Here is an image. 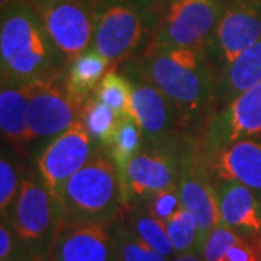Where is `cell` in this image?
<instances>
[{
	"instance_id": "6da1fadb",
	"label": "cell",
	"mask_w": 261,
	"mask_h": 261,
	"mask_svg": "<svg viewBox=\"0 0 261 261\" xmlns=\"http://www.w3.org/2000/svg\"><path fill=\"white\" fill-rule=\"evenodd\" d=\"M128 64L167 96L186 132H203L218 100V75L209 48H147Z\"/></svg>"
},
{
	"instance_id": "7a4b0ae2",
	"label": "cell",
	"mask_w": 261,
	"mask_h": 261,
	"mask_svg": "<svg viewBox=\"0 0 261 261\" xmlns=\"http://www.w3.org/2000/svg\"><path fill=\"white\" fill-rule=\"evenodd\" d=\"M68 60L27 0H18L0 15L2 86H25L67 70Z\"/></svg>"
},
{
	"instance_id": "3957f363",
	"label": "cell",
	"mask_w": 261,
	"mask_h": 261,
	"mask_svg": "<svg viewBox=\"0 0 261 261\" xmlns=\"http://www.w3.org/2000/svg\"><path fill=\"white\" fill-rule=\"evenodd\" d=\"M161 0H96L92 48L111 67L140 57L163 16Z\"/></svg>"
},
{
	"instance_id": "277c9868",
	"label": "cell",
	"mask_w": 261,
	"mask_h": 261,
	"mask_svg": "<svg viewBox=\"0 0 261 261\" xmlns=\"http://www.w3.org/2000/svg\"><path fill=\"white\" fill-rule=\"evenodd\" d=\"M57 199L63 222L112 224L126 206L121 173L103 148L68 178Z\"/></svg>"
},
{
	"instance_id": "5b68a950",
	"label": "cell",
	"mask_w": 261,
	"mask_h": 261,
	"mask_svg": "<svg viewBox=\"0 0 261 261\" xmlns=\"http://www.w3.org/2000/svg\"><path fill=\"white\" fill-rule=\"evenodd\" d=\"M177 186L181 205L195 216L199 254L207 235L221 225L216 181L212 177L200 135H186L177 147Z\"/></svg>"
},
{
	"instance_id": "8992f818",
	"label": "cell",
	"mask_w": 261,
	"mask_h": 261,
	"mask_svg": "<svg viewBox=\"0 0 261 261\" xmlns=\"http://www.w3.org/2000/svg\"><path fill=\"white\" fill-rule=\"evenodd\" d=\"M9 219L20 244L37 261H48L56 233L63 222L60 202L41 178L34 174L22 178L19 195Z\"/></svg>"
},
{
	"instance_id": "52a82bcc",
	"label": "cell",
	"mask_w": 261,
	"mask_h": 261,
	"mask_svg": "<svg viewBox=\"0 0 261 261\" xmlns=\"http://www.w3.org/2000/svg\"><path fill=\"white\" fill-rule=\"evenodd\" d=\"M122 73L132 86V116L141 126L142 148H177L189 132L183 126L176 106L130 64L125 63Z\"/></svg>"
},
{
	"instance_id": "ba28073f",
	"label": "cell",
	"mask_w": 261,
	"mask_h": 261,
	"mask_svg": "<svg viewBox=\"0 0 261 261\" xmlns=\"http://www.w3.org/2000/svg\"><path fill=\"white\" fill-rule=\"evenodd\" d=\"M225 0H168L147 48L207 47Z\"/></svg>"
},
{
	"instance_id": "9c48e42d",
	"label": "cell",
	"mask_w": 261,
	"mask_h": 261,
	"mask_svg": "<svg viewBox=\"0 0 261 261\" xmlns=\"http://www.w3.org/2000/svg\"><path fill=\"white\" fill-rule=\"evenodd\" d=\"M63 56L71 61L92 48L96 0H27Z\"/></svg>"
},
{
	"instance_id": "30bf717a",
	"label": "cell",
	"mask_w": 261,
	"mask_h": 261,
	"mask_svg": "<svg viewBox=\"0 0 261 261\" xmlns=\"http://www.w3.org/2000/svg\"><path fill=\"white\" fill-rule=\"evenodd\" d=\"M83 106L67 89V70L31 83L28 142L58 137L82 118Z\"/></svg>"
},
{
	"instance_id": "8fae6325",
	"label": "cell",
	"mask_w": 261,
	"mask_h": 261,
	"mask_svg": "<svg viewBox=\"0 0 261 261\" xmlns=\"http://www.w3.org/2000/svg\"><path fill=\"white\" fill-rule=\"evenodd\" d=\"M99 148L87 134L80 118L68 129L53 138L38 155L39 178L44 181L48 190L58 197L68 178L73 177L80 168L93 159Z\"/></svg>"
},
{
	"instance_id": "7c38bea8",
	"label": "cell",
	"mask_w": 261,
	"mask_h": 261,
	"mask_svg": "<svg viewBox=\"0 0 261 261\" xmlns=\"http://www.w3.org/2000/svg\"><path fill=\"white\" fill-rule=\"evenodd\" d=\"M261 38V0H225L209 53L219 70Z\"/></svg>"
},
{
	"instance_id": "4fadbf2b",
	"label": "cell",
	"mask_w": 261,
	"mask_h": 261,
	"mask_svg": "<svg viewBox=\"0 0 261 261\" xmlns=\"http://www.w3.org/2000/svg\"><path fill=\"white\" fill-rule=\"evenodd\" d=\"M261 135V82L244 90L207 121L200 140L205 149Z\"/></svg>"
},
{
	"instance_id": "5bb4252c",
	"label": "cell",
	"mask_w": 261,
	"mask_h": 261,
	"mask_svg": "<svg viewBox=\"0 0 261 261\" xmlns=\"http://www.w3.org/2000/svg\"><path fill=\"white\" fill-rule=\"evenodd\" d=\"M48 261H119L111 224L61 222Z\"/></svg>"
},
{
	"instance_id": "9a60e30c",
	"label": "cell",
	"mask_w": 261,
	"mask_h": 261,
	"mask_svg": "<svg viewBox=\"0 0 261 261\" xmlns=\"http://www.w3.org/2000/svg\"><path fill=\"white\" fill-rule=\"evenodd\" d=\"M174 183H177V148H142L123 173L126 206L145 202L149 196Z\"/></svg>"
},
{
	"instance_id": "2e32d148",
	"label": "cell",
	"mask_w": 261,
	"mask_h": 261,
	"mask_svg": "<svg viewBox=\"0 0 261 261\" xmlns=\"http://www.w3.org/2000/svg\"><path fill=\"white\" fill-rule=\"evenodd\" d=\"M207 167L216 183H240L261 193V142L252 138L205 149Z\"/></svg>"
},
{
	"instance_id": "e0dca14e",
	"label": "cell",
	"mask_w": 261,
	"mask_h": 261,
	"mask_svg": "<svg viewBox=\"0 0 261 261\" xmlns=\"http://www.w3.org/2000/svg\"><path fill=\"white\" fill-rule=\"evenodd\" d=\"M221 224L244 237H261V202L240 183H216Z\"/></svg>"
},
{
	"instance_id": "ac0fdd59",
	"label": "cell",
	"mask_w": 261,
	"mask_h": 261,
	"mask_svg": "<svg viewBox=\"0 0 261 261\" xmlns=\"http://www.w3.org/2000/svg\"><path fill=\"white\" fill-rule=\"evenodd\" d=\"M261 82V38L218 74V100L225 106L244 90Z\"/></svg>"
},
{
	"instance_id": "d6986e66",
	"label": "cell",
	"mask_w": 261,
	"mask_h": 261,
	"mask_svg": "<svg viewBox=\"0 0 261 261\" xmlns=\"http://www.w3.org/2000/svg\"><path fill=\"white\" fill-rule=\"evenodd\" d=\"M29 93L31 84L2 86L0 90L2 135L16 148L28 142Z\"/></svg>"
},
{
	"instance_id": "ffe728a7",
	"label": "cell",
	"mask_w": 261,
	"mask_h": 261,
	"mask_svg": "<svg viewBox=\"0 0 261 261\" xmlns=\"http://www.w3.org/2000/svg\"><path fill=\"white\" fill-rule=\"evenodd\" d=\"M111 68L109 61L93 48L75 57L67 68V89L77 102L82 105L94 93L102 77Z\"/></svg>"
},
{
	"instance_id": "44dd1931",
	"label": "cell",
	"mask_w": 261,
	"mask_h": 261,
	"mask_svg": "<svg viewBox=\"0 0 261 261\" xmlns=\"http://www.w3.org/2000/svg\"><path fill=\"white\" fill-rule=\"evenodd\" d=\"M122 219L151 248L168 258H173L176 255L174 248L168 240L166 224L151 215L145 202L129 203L123 209Z\"/></svg>"
},
{
	"instance_id": "7402d4cb",
	"label": "cell",
	"mask_w": 261,
	"mask_h": 261,
	"mask_svg": "<svg viewBox=\"0 0 261 261\" xmlns=\"http://www.w3.org/2000/svg\"><path fill=\"white\" fill-rule=\"evenodd\" d=\"M142 148V132L140 123L132 115H122L113 132L109 147L105 149L119 170L123 181V173L130 160Z\"/></svg>"
},
{
	"instance_id": "603a6c76",
	"label": "cell",
	"mask_w": 261,
	"mask_h": 261,
	"mask_svg": "<svg viewBox=\"0 0 261 261\" xmlns=\"http://www.w3.org/2000/svg\"><path fill=\"white\" fill-rule=\"evenodd\" d=\"M93 96L108 105L118 118L122 115H132V86L128 77L119 73L116 67H111L106 71Z\"/></svg>"
},
{
	"instance_id": "cb8c5ba5",
	"label": "cell",
	"mask_w": 261,
	"mask_h": 261,
	"mask_svg": "<svg viewBox=\"0 0 261 261\" xmlns=\"http://www.w3.org/2000/svg\"><path fill=\"white\" fill-rule=\"evenodd\" d=\"M82 122L90 138L99 147H102L103 149L109 147L118 123V116L108 105L97 100L92 94L87 102L84 103Z\"/></svg>"
},
{
	"instance_id": "d4e9b609",
	"label": "cell",
	"mask_w": 261,
	"mask_h": 261,
	"mask_svg": "<svg viewBox=\"0 0 261 261\" xmlns=\"http://www.w3.org/2000/svg\"><path fill=\"white\" fill-rule=\"evenodd\" d=\"M115 243H116V251H118V260L119 261H168L170 258L157 252L151 248L148 244L144 243L137 233L130 229L125 221L118 218L115 222L111 224Z\"/></svg>"
},
{
	"instance_id": "484cf974",
	"label": "cell",
	"mask_w": 261,
	"mask_h": 261,
	"mask_svg": "<svg viewBox=\"0 0 261 261\" xmlns=\"http://www.w3.org/2000/svg\"><path fill=\"white\" fill-rule=\"evenodd\" d=\"M166 224L168 240L174 248L176 255L196 252L197 247V224L193 215L186 207H180Z\"/></svg>"
},
{
	"instance_id": "4316f807",
	"label": "cell",
	"mask_w": 261,
	"mask_h": 261,
	"mask_svg": "<svg viewBox=\"0 0 261 261\" xmlns=\"http://www.w3.org/2000/svg\"><path fill=\"white\" fill-rule=\"evenodd\" d=\"M244 235L233 231L225 225H218L212 232L207 235L202 245L199 255L205 261H224L226 251L237 244Z\"/></svg>"
},
{
	"instance_id": "83f0119b",
	"label": "cell",
	"mask_w": 261,
	"mask_h": 261,
	"mask_svg": "<svg viewBox=\"0 0 261 261\" xmlns=\"http://www.w3.org/2000/svg\"><path fill=\"white\" fill-rule=\"evenodd\" d=\"M22 180H19L15 164L10 161L5 152L0 159V214L2 218H8L13 203L20 190Z\"/></svg>"
},
{
	"instance_id": "f1b7e54d",
	"label": "cell",
	"mask_w": 261,
	"mask_h": 261,
	"mask_svg": "<svg viewBox=\"0 0 261 261\" xmlns=\"http://www.w3.org/2000/svg\"><path fill=\"white\" fill-rule=\"evenodd\" d=\"M145 205H147L152 216H155L157 219L163 221V222L168 221L183 206L181 205V199H180L177 183L149 196L145 200Z\"/></svg>"
},
{
	"instance_id": "f546056e",
	"label": "cell",
	"mask_w": 261,
	"mask_h": 261,
	"mask_svg": "<svg viewBox=\"0 0 261 261\" xmlns=\"http://www.w3.org/2000/svg\"><path fill=\"white\" fill-rule=\"evenodd\" d=\"M0 261H37L20 244L6 218L0 221Z\"/></svg>"
},
{
	"instance_id": "4dcf8cb0",
	"label": "cell",
	"mask_w": 261,
	"mask_h": 261,
	"mask_svg": "<svg viewBox=\"0 0 261 261\" xmlns=\"http://www.w3.org/2000/svg\"><path fill=\"white\" fill-rule=\"evenodd\" d=\"M224 261H261V237H243L226 251Z\"/></svg>"
},
{
	"instance_id": "1f68e13d",
	"label": "cell",
	"mask_w": 261,
	"mask_h": 261,
	"mask_svg": "<svg viewBox=\"0 0 261 261\" xmlns=\"http://www.w3.org/2000/svg\"><path fill=\"white\" fill-rule=\"evenodd\" d=\"M168 261H205L199 254L196 252H187V254H180V255H174L173 258Z\"/></svg>"
},
{
	"instance_id": "d6a6232c",
	"label": "cell",
	"mask_w": 261,
	"mask_h": 261,
	"mask_svg": "<svg viewBox=\"0 0 261 261\" xmlns=\"http://www.w3.org/2000/svg\"><path fill=\"white\" fill-rule=\"evenodd\" d=\"M13 2H18V0H0V10L8 8L10 3H13Z\"/></svg>"
},
{
	"instance_id": "836d02e7",
	"label": "cell",
	"mask_w": 261,
	"mask_h": 261,
	"mask_svg": "<svg viewBox=\"0 0 261 261\" xmlns=\"http://www.w3.org/2000/svg\"><path fill=\"white\" fill-rule=\"evenodd\" d=\"M161 2H163V5H164V3H167L168 0H161Z\"/></svg>"
}]
</instances>
